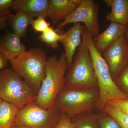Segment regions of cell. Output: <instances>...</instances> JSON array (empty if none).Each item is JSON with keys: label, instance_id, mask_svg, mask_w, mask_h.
I'll use <instances>...</instances> for the list:
<instances>
[{"label": "cell", "instance_id": "obj_8", "mask_svg": "<svg viewBox=\"0 0 128 128\" xmlns=\"http://www.w3.org/2000/svg\"><path fill=\"white\" fill-rule=\"evenodd\" d=\"M100 5L93 0H81L80 4L64 20L57 24V32L62 30L67 24L82 22L92 38L100 34L98 20Z\"/></svg>", "mask_w": 128, "mask_h": 128}, {"label": "cell", "instance_id": "obj_28", "mask_svg": "<svg viewBox=\"0 0 128 128\" xmlns=\"http://www.w3.org/2000/svg\"><path fill=\"white\" fill-rule=\"evenodd\" d=\"M8 16L2 18H0V30H3L8 26Z\"/></svg>", "mask_w": 128, "mask_h": 128}, {"label": "cell", "instance_id": "obj_11", "mask_svg": "<svg viewBox=\"0 0 128 128\" xmlns=\"http://www.w3.org/2000/svg\"><path fill=\"white\" fill-rule=\"evenodd\" d=\"M125 28L126 26L112 22L104 32L92 38L94 46L98 52L102 54L124 34Z\"/></svg>", "mask_w": 128, "mask_h": 128}, {"label": "cell", "instance_id": "obj_2", "mask_svg": "<svg viewBox=\"0 0 128 128\" xmlns=\"http://www.w3.org/2000/svg\"><path fill=\"white\" fill-rule=\"evenodd\" d=\"M68 70L67 60L64 53L58 58L55 55L47 59L45 76L35 102L44 109L54 106L56 97L65 86L66 74Z\"/></svg>", "mask_w": 128, "mask_h": 128}, {"label": "cell", "instance_id": "obj_6", "mask_svg": "<svg viewBox=\"0 0 128 128\" xmlns=\"http://www.w3.org/2000/svg\"><path fill=\"white\" fill-rule=\"evenodd\" d=\"M36 94L11 68L0 71V98L20 109L36 101Z\"/></svg>", "mask_w": 128, "mask_h": 128}, {"label": "cell", "instance_id": "obj_18", "mask_svg": "<svg viewBox=\"0 0 128 128\" xmlns=\"http://www.w3.org/2000/svg\"><path fill=\"white\" fill-rule=\"evenodd\" d=\"M71 120L75 128H100L94 112L78 115Z\"/></svg>", "mask_w": 128, "mask_h": 128}, {"label": "cell", "instance_id": "obj_31", "mask_svg": "<svg viewBox=\"0 0 128 128\" xmlns=\"http://www.w3.org/2000/svg\"><path fill=\"white\" fill-rule=\"evenodd\" d=\"M2 100L0 98V107L1 104L2 102Z\"/></svg>", "mask_w": 128, "mask_h": 128}, {"label": "cell", "instance_id": "obj_20", "mask_svg": "<svg viewBox=\"0 0 128 128\" xmlns=\"http://www.w3.org/2000/svg\"><path fill=\"white\" fill-rule=\"evenodd\" d=\"M101 111L113 117L118 122L121 128H128V114L108 103L105 104Z\"/></svg>", "mask_w": 128, "mask_h": 128}, {"label": "cell", "instance_id": "obj_1", "mask_svg": "<svg viewBox=\"0 0 128 128\" xmlns=\"http://www.w3.org/2000/svg\"><path fill=\"white\" fill-rule=\"evenodd\" d=\"M100 100L98 87L73 89L65 86L57 95L54 106L72 119L98 110Z\"/></svg>", "mask_w": 128, "mask_h": 128}, {"label": "cell", "instance_id": "obj_16", "mask_svg": "<svg viewBox=\"0 0 128 128\" xmlns=\"http://www.w3.org/2000/svg\"><path fill=\"white\" fill-rule=\"evenodd\" d=\"M8 17V26L12 32L20 38L26 36L28 28L34 19L33 17L22 11L15 14L10 13Z\"/></svg>", "mask_w": 128, "mask_h": 128}, {"label": "cell", "instance_id": "obj_4", "mask_svg": "<svg viewBox=\"0 0 128 128\" xmlns=\"http://www.w3.org/2000/svg\"><path fill=\"white\" fill-rule=\"evenodd\" d=\"M47 59L42 49L36 47L26 50L9 62L12 69L37 95L45 76Z\"/></svg>", "mask_w": 128, "mask_h": 128}, {"label": "cell", "instance_id": "obj_3", "mask_svg": "<svg viewBox=\"0 0 128 128\" xmlns=\"http://www.w3.org/2000/svg\"><path fill=\"white\" fill-rule=\"evenodd\" d=\"M82 38L86 42L91 55L100 92V100L98 110L100 112L108 101L118 99H128V96L117 87L112 79L109 68L102 55L95 48L92 37L84 26Z\"/></svg>", "mask_w": 128, "mask_h": 128}, {"label": "cell", "instance_id": "obj_21", "mask_svg": "<svg viewBox=\"0 0 128 128\" xmlns=\"http://www.w3.org/2000/svg\"><path fill=\"white\" fill-rule=\"evenodd\" d=\"M96 114L100 128H121L118 122L110 114L103 111Z\"/></svg>", "mask_w": 128, "mask_h": 128}, {"label": "cell", "instance_id": "obj_30", "mask_svg": "<svg viewBox=\"0 0 128 128\" xmlns=\"http://www.w3.org/2000/svg\"><path fill=\"white\" fill-rule=\"evenodd\" d=\"M124 34L126 35V37H127L128 41V24L126 26V28H125Z\"/></svg>", "mask_w": 128, "mask_h": 128}, {"label": "cell", "instance_id": "obj_15", "mask_svg": "<svg viewBox=\"0 0 128 128\" xmlns=\"http://www.w3.org/2000/svg\"><path fill=\"white\" fill-rule=\"evenodd\" d=\"M104 2L111 11L106 16L110 22H114L124 26L128 24V0H104Z\"/></svg>", "mask_w": 128, "mask_h": 128}, {"label": "cell", "instance_id": "obj_19", "mask_svg": "<svg viewBox=\"0 0 128 128\" xmlns=\"http://www.w3.org/2000/svg\"><path fill=\"white\" fill-rule=\"evenodd\" d=\"M64 37L63 32L62 30L57 32L52 27H50L48 30L42 33L39 35L38 38L48 47L53 49H56L59 47L58 43Z\"/></svg>", "mask_w": 128, "mask_h": 128}, {"label": "cell", "instance_id": "obj_22", "mask_svg": "<svg viewBox=\"0 0 128 128\" xmlns=\"http://www.w3.org/2000/svg\"><path fill=\"white\" fill-rule=\"evenodd\" d=\"M114 81L118 89L128 96V65Z\"/></svg>", "mask_w": 128, "mask_h": 128}, {"label": "cell", "instance_id": "obj_26", "mask_svg": "<svg viewBox=\"0 0 128 128\" xmlns=\"http://www.w3.org/2000/svg\"><path fill=\"white\" fill-rule=\"evenodd\" d=\"M55 128H75L71 118L64 114L61 113L60 118Z\"/></svg>", "mask_w": 128, "mask_h": 128}, {"label": "cell", "instance_id": "obj_7", "mask_svg": "<svg viewBox=\"0 0 128 128\" xmlns=\"http://www.w3.org/2000/svg\"><path fill=\"white\" fill-rule=\"evenodd\" d=\"M61 114L54 106L44 109L34 102L18 110L14 124H20L31 128H55Z\"/></svg>", "mask_w": 128, "mask_h": 128}, {"label": "cell", "instance_id": "obj_14", "mask_svg": "<svg viewBox=\"0 0 128 128\" xmlns=\"http://www.w3.org/2000/svg\"><path fill=\"white\" fill-rule=\"evenodd\" d=\"M49 0H13L11 10L22 11L34 18L47 17Z\"/></svg>", "mask_w": 128, "mask_h": 128}, {"label": "cell", "instance_id": "obj_9", "mask_svg": "<svg viewBox=\"0 0 128 128\" xmlns=\"http://www.w3.org/2000/svg\"><path fill=\"white\" fill-rule=\"evenodd\" d=\"M102 55L114 80L128 65V41L124 34Z\"/></svg>", "mask_w": 128, "mask_h": 128}, {"label": "cell", "instance_id": "obj_25", "mask_svg": "<svg viewBox=\"0 0 128 128\" xmlns=\"http://www.w3.org/2000/svg\"><path fill=\"white\" fill-rule=\"evenodd\" d=\"M13 0H0V18L8 16L11 12Z\"/></svg>", "mask_w": 128, "mask_h": 128}, {"label": "cell", "instance_id": "obj_12", "mask_svg": "<svg viewBox=\"0 0 128 128\" xmlns=\"http://www.w3.org/2000/svg\"><path fill=\"white\" fill-rule=\"evenodd\" d=\"M81 0H49L47 17L53 24L66 19L80 4Z\"/></svg>", "mask_w": 128, "mask_h": 128}, {"label": "cell", "instance_id": "obj_29", "mask_svg": "<svg viewBox=\"0 0 128 128\" xmlns=\"http://www.w3.org/2000/svg\"><path fill=\"white\" fill-rule=\"evenodd\" d=\"M10 128H31L25 125L20 124H14Z\"/></svg>", "mask_w": 128, "mask_h": 128}, {"label": "cell", "instance_id": "obj_24", "mask_svg": "<svg viewBox=\"0 0 128 128\" xmlns=\"http://www.w3.org/2000/svg\"><path fill=\"white\" fill-rule=\"evenodd\" d=\"M109 104L121 112L128 114V99H118L108 101Z\"/></svg>", "mask_w": 128, "mask_h": 128}, {"label": "cell", "instance_id": "obj_10", "mask_svg": "<svg viewBox=\"0 0 128 128\" xmlns=\"http://www.w3.org/2000/svg\"><path fill=\"white\" fill-rule=\"evenodd\" d=\"M83 26L82 24H74L66 32H63L64 37L60 42L63 44L65 55L68 65V70L70 68L76 50L80 45Z\"/></svg>", "mask_w": 128, "mask_h": 128}, {"label": "cell", "instance_id": "obj_17", "mask_svg": "<svg viewBox=\"0 0 128 128\" xmlns=\"http://www.w3.org/2000/svg\"><path fill=\"white\" fill-rule=\"evenodd\" d=\"M19 109L15 105L2 101L0 107V128H11Z\"/></svg>", "mask_w": 128, "mask_h": 128}, {"label": "cell", "instance_id": "obj_5", "mask_svg": "<svg viewBox=\"0 0 128 128\" xmlns=\"http://www.w3.org/2000/svg\"><path fill=\"white\" fill-rule=\"evenodd\" d=\"M65 86L73 89L98 87L90 50L83 40L66 74Z\"/></svg>", "mask_w": 128, "mask_h": 128}, {"label": "cell", "instance_id": "obj_27", "mask_svg": "<svg viewBox=\"0 0 128 128\" xmlns=\"http://www.w3.org/2000/svg\"><path fill=\"white\" fill-rule=\"evenodd\" d=\"M9 62L8 60L0 52V70L6 68Z\"/></svg>", "mask_w": 128, "mask_h": 128}, {"label": "cell", "instance_id": "obj_13", "mask_svg": "<svg viewBox=\"0 0 128 128\" xmlns=\"http://www.w3.org/2000/svg\"><path fill=\"white\" fill-rule=\"evenodd\" d=\"M21 38L13 32H8L0 38V52L10 61L26 51Z\"/></svg>", "mask_w": 128, "mask_h": 128}, {"label": "cell", "instance_id": "obj_23", "mask_svg": "<svg viewBox=\"0 0 128 128\" xmlns=\"http://www.w3.org/2000/svg\"><path fill=\"white\" fill-rule=\"evenodd\" d=\"M44 16H39L33 20L31 25L34 32H44L50 27V24L47 22Z\"/></svg>", "mask_w": 128, "mask_h": 128}]
</instances>
